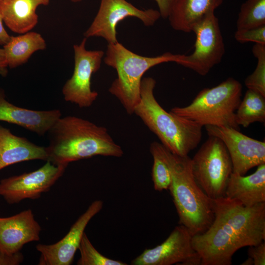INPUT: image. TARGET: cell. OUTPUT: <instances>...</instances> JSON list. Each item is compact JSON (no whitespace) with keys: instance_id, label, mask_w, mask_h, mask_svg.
Segmentation results:
<instances>
[{"instance_id":"cell-1","label":"cell","mask_w":265,"mask_h":265,"mask_svg":"<svg viewBox=\"0 0 265 265\" xmlns=\"http://www.w3.org/2000/svg\"><path fill=\"white\" fill-rule=\"evenodd\" d=\"M213 202L212 222L204 232L192 237V245L201 265H231L237 250L265 240V202L245 207L226 196Z\"/></svg>"},{"instance_id":"cell-2","label":"cell","mask_w":265,"mask_h":265,"mask_svg":"<svg viewBox=\"0 0 265 265\" xmlns=\"http://www.w3.org/2000/svg\"><path fill=\"white\" fill-rule=\"evenodd\" d=\"M47 133L48 160L56 165H68L98 155L119 158L124 154L106 128L79 117L61 116Z\"/></svg>"},{"instance_id":"cell-3","label":"cell","mask_w":265,"mask_h":265,"mask_svg":"<svg viewBox=\"0 0 265 265\" xmlns=\"http://www.w3.org/2000/svg\"><path fill=\"white\" fill-rule=\"evenodd\" d=\"M156 84L153 78L142 79L140 100L134 108L133 113L171 152L179 156H188L201 141L202 127L171 111H166L154 96Z\"/></svg>"},{"instance_id":"cell-4","label":"cell","mask_w":265,"mask_h":265,"mask_svg":"<svg viewBox=\"0 0 265 265\" xmlns=\"http://www.w3.org/2000/svg\"><path fill=\"white\" fill-rule=\"evenodd\" d=\"M171 175L170 190L179 218L192 236L204 232L214 218L213 200L200 187L193 176L191 159L166 150Z\"/></svg>"},{"instance_id":"cell-5","label":"cell","mask_w":265,"mask_h":265,"mask_svg":"<svg viewBox=\"0 0 265 265\" xmlns=\"http://www.w3.org/2000/svg\"><path fill=\"white\" fill-rule=\"evenodd\" d=\"M183 55L167 52L156 56H145L132 52L119 42L108 44L104 61L117 74L108 91L119 100L128 114H133L140 100L144 73L163 63L174 62L179 64Z\"/></svg>"},{"instance_id":"cell-6","label":"cell","mask_w":265,"mask_h":265,"mask_svg":"<svg viewBox=\"0 0 265 265\" xmlns=\"http://www.w3.org/2000/svg\"><path fill=\"white\" fill-rule=\"evenodd\" d=\"M241 96V84L229 78L214 87L201 90L187 106L175 107L170 111L202 127L213 126L239 130L236 111Z\"/></svg>"},{"instance_id":"cell-7","label":"cell","mask_w":265,"mask_h":265,"mask_svg":"<svg viewBox=\"0 0 265 265\" xmlns=\"http://www.w3.org/2000/svg\"><path fill=\"white\" fill-rule=\"evenodd\" d=\"M191 168L197 184L210 198L225 196L233 166L229 153L218 138L209 135L192 159Z\"/></svg>"},{"instance_id":"cell-8","label":"cell","mask_w":265,"mask_h":265,"mask_svg":"<svg viewBox=\"0 0 265 265\" xmlns=\"http://www.w3.org/2000/svg\"><path fill=\"white\" fill-rule=\"evenodd\" d=\"M195 35L194 50L183 54L179 64L201 76L207 75L220 63L225 53V45L218 18L212 13L192 28Z\"/></svg>"},{"instance_id":"cell-9","label":"cell","mask_w":265,"mask_h":265,"mask_svg":"<svg viewBox=\"0 0 265 265\" xmlns=\"http://www.w3.org/2000/svg\"><path fill=\"white\" fill-rule=\"evenodd\" d=\"M86 40L87 38L84 37L80 43L73 46V73L62 90L66 101L81 108L90 106L98 96V92L91 89V79L92 75L100 68L105 55L101 50H87Z\"/></svg>"},{"instance_id":"cell-10","label":"cell","mask_w":265,"mask_h":265,"mask_svg":"<svg viewBox=\"0 0 265 265\" xmlns=\"http://www.w3.org/2000/svg\"><path fill=\"white\" fill-rule=\"evenodd\" d=\"M129 17L140 20L144 26H153L161 17L159 10L140 9L126 0H101L98 11L90 26L84 33V37H102L108 44L115 43L118 23Z\"/></svg>"},{"instance_id":"cell-11","label":"cell","mask_w":265,"mask_h":265,"mask_svg":"<svg viewBox=\"0 0 265 265\" xmlns=\"http://www.w3.org/2000/svg\"><path fill=\"white\" fill-rule=\"evenodd\" d=\"M68 165H56L50 161L39 169L11 176L0 181V196L9 204H16L24 199L35 200L51 187L63 175Z\"/></svg>"},{"instance_id":"cell-12","label":"cell","mask_w":265,"mask_h":265,"mask_svg":"<svg viewBox=\"0 0 265 265\" xmlns=\"http://www.w3.org/2000/svg\"><path fill=\"white\" fill-rule=\"evenodd\" d=\"M192 235L184 226L175 227L159 245L146 249L132 261V265H201V258L193 248Z\"/></svg>"},{"instance_id":"cell-13","label":"cell","mask_w":265,"mask_h":265,"mask_svg":"<svg viewBox=\"0 0 265 265\" xmlns=\"http://www.w3.org/2000/svg\"><path fill=\"white\" fill-rule=\"evenodd\" d=\"M208 135L219 138L231 158L233 173L244 175L250 169L265 163V142L250 137L233 128L205 126Z\"/></svg>"},{"instance_id":"cell-14","label":"cell","mask_w":265,"mask_h":265,"mask_svg":"<svg viewBox=\"0 0 265 265\" xmlns=\"http://www.w3.org/2000/svg\"><path fill=\"white\" fill-rule=\"evenodd\" d=\"M103 202L93 201L72 225L68 233L58 242L51 244H38L39 265H70L78 249L85 229L91 219L102 209Z\"/></svg>"},{"instance_id":"cell-15","label":"cell","mask_w":265,"mask_h":265,"mask_svg":"<svg viewBox=\"0 0 265 265\" xmlns=\"http://www.w3.org/2000/svg\"><path fill=\"white\" fill-rule=\"evenodd\" d=\"M41 231L30 209L0 217V250L9 254L19 252L26 244L39 241Z\"/></svg>"},{"instance_id":"cell-16","label":"cell","mask_w":265,"mask_h":265,"mask_svg":"<svg viewBox=\"0 0 265 265\" xmlns=\"http://www.w3.org/2000/svg\"><path fill=\"white\" fill-rule=\"evenodd\" d=\"M62 116L59 109L34 110L20 107L8 102L0 90V121L20 126L39 135L47 133Z\"/></svg>"},{"instance_id":"cell-17","label":"cell","mask_w":265,"mask_h":265,"mask_svg":"<svg viewBox=\"0 0 265 265\" xmlns=\"http://www.w3.org/2000/svg\"><path fill=\"white\" fill-rule=\"evenodd\" d=\"M48 159L46 147L15 135L9 129L0 125V170L18 162Z\"/></svg>"},{"instance_id":"cell-18","label":"cell","mask_w":265,"mask_h":265,"mask_svg":"<svg viewBox=\"0 0 265 265\" xmlns=\"http://www.w3.org/2000/svg\"><path fill=\"white\" fill-rule=\"evenodd\" d=\"M225 196L245 207L265 202V163L258 166L253 174L246 176L232 172L227 184Z\"/></svg>"},{"instance_id":"cell-19","label":"cell","mask_w":265,"mask_h":265,"mask_svg":"<svg viewBox=\"0 0 265 265\" xmlns=\"http://www.w3.org/2000/svg\"><path fill=\"white\" fill-rule=\"evenodd\" d=\"M49 3L50 0H0V14L12 31L22 34L30 31L37 24V7Z\"/></svg>"},{"instance_id":"cell-20","label":"cell","mask_w":265,"mask_h":265,"mask_svg":"<svg viewBox=\"0 0 265 265\" xmlns=\"http://www.w3.org/2000/svg\"><path fill=\"white\" fill-rule=\"evenodd\" d=\"M223 0H179L168 19L176 30L192 32L193 27L208 15L214 13Z\"/></svg>"},{"instance_id":"cell-21","label":"cell","mask_w":265,"mask_h":265,"mask_svg":"<svg viewBox=\"0 0 265 265\" xmlns=\"http://www.w3.org/2000/svg\"><path fill=\"white\" fill-rule=\"evenodd\" d=\"M5 62L14 68L26 62L35 52L46 48V41L39 33L29 31L17 36H11L3 46Z\"/></svg>"},{"instance_id":"cell-22","label":"cell","mask_w":265,"mask_h":265,"mask_svg":"<svg viewBox=\"0 0 265 265\" xmlns=\"http://www.w3.org/2000/svg\"><path fill=\"white\" fill-rule=\"evenodd\" d=\"M238 125L248 127L254 122H265V97L250 89L246 91L236 111Z\"/></svg>"},{"instance_id":"cell-23","label":"cell","mask_w":265,"mask_h":265,"mask_svg":"<svg viewBox=\"0 0 265 265\" xmlns=\"http://www.w3.org/2000/svg\"><path fill=\"white\" fill-rule=\"evenodd\" d=\"M166 148L161 143L153 142L150 152L153 158L152 178L154 189L159 191L168 189L171 181L170 170L166 158Z\"/></svg>"},{"instance_id":"cell-24","label":"cell","mask_w":265,"mask_h":265,"mask_svg":"<svg viewBox=\"0 0 265 265\" xmlns=\"http://www.w3.org/2000/svg\"><path fill=\"white\" fill-rule=\"evenodd\" d=\"M265 25V0H246L241 6L237 21V29Z\"/></svg>"},{"instance_id":"cell-25","label":"cell","mask_w":265,"mask_h":265,"mask_svg":"<svg viewBox=\"0 0 265 265\" xmlns=\"http://www.w3.org/2000/svg\"><path fill=\"white\" fill-rule=\"evenodd\" d=\"M252 53L257 64L253 72L245 80V85L247 89L265 97V45L255 44Z\"/></svg>"},{"instance_id":"cell-26","label":"cell","mask_w":265,"mask_h":265,"mask_svg":"<svg viewBox=\"0 0 265 265\" xmlns=\"http://www.w3.org/2000/svg\"><path fill=\"white\" fill-rule=\"evenodd\" d=\"M78 249L80 258L78 265H127L122 261L113 260L101 254L92 245L85 233L82 237Z\"/></svg>"},{"instance_id":"cell-27","label":"cell","mask_w":265,"mask_h":265,"mask_svg":"<svg viewBox=\"0 0 265 265\" xmlns=\"http://www.w3.org/2000/svg\"><path fill=\"white\" fill-rule=\"evenodd\" d=\"M234 37L238 42L241 43L254 42L265 45V25L249 28L237 29Z\"/></svg>"},{"instance_id":"cell-28","label":"cell","mask_w":265,"mask_h":265,"mask_svg":"<svg viewBox=\"0 0 265 265\" xmlns=\"http://www.w3.org/2000/svg\"><path fill=\"white\" fill-rule=\"evenodd\" d=\"M248 255L253 261L254 265H265V242L248 246Z\"/></svg>"},{"instance_id":"cell-29","label":"cell","mask_w":265,"mask_h":265,"mask_svg":"<svg viewBox=\"0 0 265 265\" xmlns=\"http://www.w3.org/2000/svg\"><path fill=\"white\" fill-rule=\"evenodd\" d=\"M21 251L9 254L0 250V265H19L24 261Z\"/></svg>"},{"instance_id":"cell-30","label":"cell","mask_w":265,"mask_h":265,"mask_svg":"<svg viewBox=\"0 0 265 265\" xmlns=\"http://www.w3.org/2000/svg\"><path fill=\"white\" fill-rule=\"evenodd\" d=\"M157 4L160 16L168 18L173 7L179 0H154Z\"/></svg>"},{"instance_id":"cell-31","label":"cell","mask_w":265,"mask_h":265,"mask_svg":"<svg viewBox=\"0 0 265 265\" xmlns=\"http://www.w3.org/2000/svg\"><path fill=\"white\" fill-rule=\"evenodd\" d=\"M3 23L2 17L0 14V45L3 46L9 41L11 36L5 29Z\"/></svg>"},{"instance_id":"cell-32","label":"cell","mask_w":265,"mask_h":265,"mask_svg":"<svg viewBox=\"0 0 265 265\" xmlns=\"http://www.w3.org/2000/svg\"><path fill=\"white\" fill-rule=\"evenodd\" d=\"M7 65L5 62H0V75L4 77L8 73Z\"/></svg>"},{"instance_id":"cell-33","label":"cell","mask_w":265,"mask_h":265,"mask_svg":"<svg viewBox=\"0 0 265 265\" xmlns=\"http://www.w3.org/2000/svg\"><path fill=\"white\" fill-rule=\"evenodd\" d=\"M241 265H254L253 261L252 260V259L251 258L248 257V258L244 262H243Z\"/></svg>"},{"instance_id":"cell-34","label":"cell","mask_w":265,"mask_h":265,"mask_svg":"<svg viewBox=\"0 0 265 265\" xmlns=\"http://www.w3.org/2000/svg\"><path fill=\"white\" fill-rule=\"evenodd\" d=\"M0 62H5L4 52L3 49L0 48Z\"/></svg>"},{"instance_id":"cell-35","label":"cell","mask_w":265,"mask_h":265,"mask_svg":"<svg viewBox=\"0 0 265 265\" xmlns=\"http://www.w3.org/2000/svg\"><path fill=\"white\" fill-rule=\"evenodd\" d=\"M74 2H78L80 1L81 0H71Z\"/></svg>"},{"instance_id":"cell-36","label":"cell","mask_w":265,"mask_h":265,"mask_svg":"<svg viewBox=\"0 0 265 265\" xmlns=\"http://www.w3.org/2000/svg\"></svg>"}]
</instances>
